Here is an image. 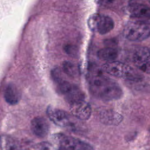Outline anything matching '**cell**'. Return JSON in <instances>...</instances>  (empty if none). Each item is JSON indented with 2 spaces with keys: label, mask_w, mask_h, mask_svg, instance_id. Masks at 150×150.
<instances>
[{
  "label": "cell",
  "mask_w": 150,
  "mask_h": 150,
  "mask_svg": "<svg viewBox=\"0 0 150 150\" xmlns=\"http://www.w3.org/2000/svg\"><path fill=\"white\" fill-rule=\"evenodd\" d=\"M30 128L33 133L39 138H44L49 132L50 125L44 117H35L30 122Z\"/></svg>",
  "instance_id": "obj_10"
},
{
  "label": "cell",
  "mask_w": 150,
  "mask_h": 150,
  "mask_svg": "<svg viewBox=\"0 0 150 150\" xmlns=\"http://www.w3.org/2000/svg\"><path fill=\"white\" fill-rule=\"evenodd\" d=\"M89 88L91 93L103 101H113L120 99L123 91L119 84L107 76L96 73L90 77Z\"/></svg>",
  "instance_id": "obj_1"
},
{
  "label": "cell",
  "mask_w": 150,
  "mask_h": 150,
  "mask_svg": "<svg viewBox=\"0 0 150 150\" xmlns=\"http://www.w3.org/2000/svg\"><path fill=\"white\" fill-rule=\"evenodd\" d=\"M19 148L18 144L13 138L5 135L1 137V149H17Z\"/></svg>",
  "instance_id": "obj_15"
},
{
  "label": "cell",
  "mask_w": 150,
  "mask_h": 150,
  "mask_svg": "<svg viewBox=\"0 0 150 150\" xmlns=\"http://www.w3.org/2000/svg\"><path fill=\"white\" fill-rule=\"evenodd\" d=\"M103 68L107 74L116 77L125 79L132 82L140 80L139 76L131 66L120 62H107L104 64Z\"/></svg>",
  "instance_id": "obj_3"
},
{
  "label": "cell",
  "mask_w": 150,
  "mask_h": 150,
  "mask_svg": "<svg viewBox=\"0 0 150 150\" xmlns=\"http://www.w3.org/2000/svg\"><path fill=\"white\" fill-rule=\"evenodd\" d=\"M118 55L117 49L113 47H105L98 52V57L107 62L114 61Z\"/></svg>",
  "instance_id": "obj_13"
},
{
  "label": "cell",
  "mask_w": 150,
  "mask_h": 150,
  "mask_svg": "<svg viewBox=\"0 0 150 150\" xmlns=\"http://www.w3.org/2000/svg\"><path fill=\"white\" fill-rule=\"evenodd\" d=\"M69 110L71 115L76 118L86 121L90 118L91 115V107L89 103L84 99L70 103Z\"/></svg>",
  "instance_id": "obj_8"
},
{
  "label": "cell",
  "mask_w": 150,
  "mask_h": 150,
  "mask_svg": "<svg viewBox=\"0 0 150 150\" xmlns=\"http://www.w3.org/2000/svg\"><path fill=\"white\" fill-rule=\"evenodd\" d=\"M99 118L103 123L108 125H117L123 120L120 114L111 110H103L100 113Z\"/></svg>",
  "instance_id": "obj_11"
},
{
  "label": "cell",
  "mask_w": 150,
  "mask_h": 150,
  "mask_svg": "<svg viewBox=\"0 0 150 150\" xmlns=\"http://www.w3.org/2000/svg\"><path fill=\"white\" fill-rule=\"evenodd\" d=\"M64 50L65 52L69 56L75 57L77 56L78 49L77 47L71 44H67L64 47Z\"/></svg>",
  "instance_id": "obj_17"
},
{
  "label": "cell",
  "mask_w": 150,
  "mask_h": 150,
  "mask_svg": "<svg viewBox=\"0 0 150 150\" xmlns=\"http://www.w3.org/2000/svg\"><path fill=\"white\" fill-rule=\"evenodd\" d=\"M128 11L133 18L150 19V7L136 0L129 1Z\"/></svg>",
  "instance_id": "obj_9"
},
{
  "label": "cell",
  "mask_w": 150,
  "mask_h": 150,
  "mask_svg": "<svg viewBox=\"0 0 150 150\" xmlns=\"http://www.w3.org/2000/svg\"><path fill=\"white\" fill-rule=\"evenodd\" d=\"M63 71L71 77H76L79 74V69L74 63L70 61H64L62 63Z\"/></svg>",
  "instance_id": "obj_14"
},
{
  "label": "cell",
  "mask_w": 150,
  "mask_h": 150,
  "mask_svg": "<svg viewBox=\"0 0 150 150\" xmlns=\"http://www.w3.org/2000/svg\"><path fill=\"white\" fill-rule=\"evenodd\" d=\"M36 149H48L52 148V145L48 142H41L36 145L35 148Z\"/></svg>",
  "instance_id": "obj_18"
},
{
  "label": "cell",
  "mask_w": 150,
  "mask_h": 150,
  "mask_svg": "<svg viewBox=\"0 0 150 150\" xmlns=\"http://www.w3.org/2000/svg\"><path fill=\"white\" fill-rule=\"evenodd\" d=\"M5 101L9 105H15L19 103L21 98V93L15 84L9 83L4 89V93Z\"/></svg>",
  "instance_id": "obj_12"
},
{
  "label": "cell",
  "mask_w": 150,
  "mask_h": 150,
  "mask_svg": "<svg viewBox=\"0 0 150 150\" xmlns=\"http://www.w3.org/2000/svg\"><path fill=\"white\" fill-rule=\"evenodd\" d=\"M123 35L129 41L144 40L150 37V23L144 21L129 22L124 27Z\"/></svg>",
  "instance_id": "obj_2"
},
{
  "label": "cell",
  "mask_w": 150,
  "mask_h": 150,
  "mask_svg": "<svg viewBox=\"0 0 150 150\" xmlns=\"http://www.w3.org/2000/svg\"><path fill=\"white\" fill-rule=\"evenodd\" d=\"M132 60L135 66L146 74H150V50L146 47H139L134 52Z\"/></svg>",
  "instance_id": "obj_7"
},
{
  "label": "cell",
  "mask_w": 150,
  "mask_h": 150,
  "mask_svg": "<svg viewBox=\"0 0 150 150\" xmlns=\"http://www.w3.org/2000/svg\"><path fill=\"white\" fill-rule=\"evenodd\" d=\"M148 2H149V3L150 4V0H148Z\"/></svg>",
  "instance_id": "obj_19"
},
{
  "label": "cell",
  "mask_w": 150,
  "mask_h": 150,
  "mask_svg": "<svg viewBox=\"0 0 150 150\" xmlns=\"http://www.w3.org/2000/svg\"><path fill=\"white\" fill-rule=\"evenodd\" d=\"M89 28L101 35H105L112 30L114 27V22L108 16L96 13L91 15L88 21Z\"/></svg>",
  "instance_id": "obj_4"
},
{
  "label": "cell",
  "mask_w": 150,
  "mask_h": 150,
  "mask_svg": "<svg viewBox=\"0 0 150 150\" xmlns=\"http://www.w3.org/2000/svg\"><path fill=\"white\" fill-rule=\"evenodd\" d=\"M125 0H96L97 4L105 7H114L121 5Z\"/></svg>",
  "instance_id": "obj_16"
},
{
  "label": "cell",
  "mask_w": 150,
  "mask_h": 150,
  "mask_svg": "<svg viewBox=\"0 0 150 150\" xmlns=\"http://www.w3.org/2000/svg\"><path fill=\"white\" fill-rule=\"evenodd\" d=\"M47 114L50 120L56 125L69 129H75L76 124L71 117L67 112L51 106L47 107Z\"/></svg>",
  "instance_id": "obj_5"
},
{
  "label": "cell",
  "mask_w": 150,
  "mask_h": 150,
  "mask_svg": "<svg viewBox=\"0 0 150 150\" xmlns=\"http://www.w3.org/2000/svg\"><path fill=\"white\" fill-rule=\"evenodd\" d=\"M55 140L59 145V148L66 149H91L93 147L89 144L78 138L62 134H56Z\"/></svg>",
  "instance_id": "obj_6"
}]
</instances>
